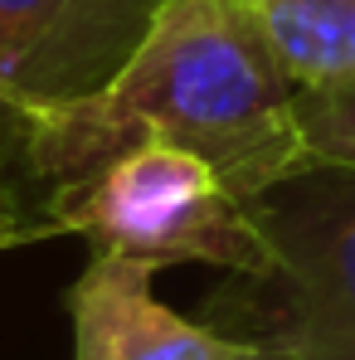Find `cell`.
Instances as JSON below:
<instances>
[{
    "label": "cell",
    "mask_w": 355,
    "mask_h": 360,
    "mask_svg": "<svg viewBox=\"0 0 355 360\" xmlns=\"http://www.w3.org/2000/svg\"><path fill=\"white\" fill-rule=\"evenodd\" d=\"M292 127H297L302 171H311V166L355 171V78L351 83H326V88H297Z\"/></svg>",
    "instance_id": "cell-7"
},
{
    "label": "cell",
    "mask_w": 355,
    "mask_h": 360,
    "mask_svg": "<svg viewBox=\"0 0 355 360\" xmlns=\"http://www.w3.org/2000/svg\"><path fill=\"white\" fill-rule=\"evenodd\" d=\"M156 10L161 0H0V171H20L25 122L98 93L146 39Z\"/></svg>",
    "instance_id": "cell-4"
},
{
    "label": "cell",
    "mask_w": 355,
    "mask_h": 360,
    "mask_svg": "<svg viewBox=\"0 0 355 360\" xmlns=\"http://www.w3.org/2000/svg\"><path fill=\"white\" fill-rule=\"evenodd\" d=\"M151 278L141 258L93 253L68 292L73 360H288L268 336H229L171 311Z\"/></svg>",
    "instance_id": "cell-5"
},
{
    "label": "cell",
    "mask_w": 355,
    "mask_h": 360,
    "mask_svg": "<svg viewBox=\"0 0 355 360\" xmlns=\"http://www.w3.org/2000/svg\"><path fill=\"white\" fill-rule=\"evenodd\" d=\"M39 239H49L44 229H0V253L5 248H20V243H39Z\"/></svg>",
    "instance_id": "cell-8"
},
{
    "label": "cell",
    "mask_w": 355,
    "mask_h": 360,
    "mask_svg": "<svg viewBox=\"0 0 355 360\" xmlns=\"http://www.w3.org/2000/svg\"><path fill=\"white\" fill-rule=\"evenodd\" d=\"M253 214L273 243L278 331L288 360H355V171L311 166L268 185Z\"/></svg>",
    "instance_id": "cell-3"
},
{
    "label": "cell",
    "mask_w": 355,
    "mask_h": 360,
    "mask_svg": "<svg viewBox=\"0 0 355 360\" xmlns=\"http://www.w3.org/2000/svg\"><path fill=\"white\" fill-rule=\"evenodd\" d=\"M292 93L243 0H161L146 39L98 93L25 122L20 171L49 195L122 146L161 136L258 200L302 171Z\"/></svg>",
    "instance_id": "cell-1"
},
{
    "label": "cell",
    "mask_w": 355,
    "mask_h": 360,
    "mask_svg": "<svg viewBox=\"0 0 355 360\" xmlns=\"http://www.w3.org/2000/svg\"><path fill=\"white\" fill-rule=\"evenodd\" d=\"M292 88L355 78V0H243Z\"/></svg>",
    "instance_id": "cell-6"
},
{
    "label": "cell",
    "mask_w": 355,
    "mask_h": 360,
    "mask_svg": "<svg viewBox=\"0 0 355 360\" xmlns=\"http://www.w3.org/2000/svg\"><path fill=\"white\" fill-rule=\"evenodd\" d=\"M44 224L83 234L93 253L166 263H214L248 283L273 278V243L253 200H243L205 156L146 136L103 166L63 180L44 195Z\"/></svg>",
    "instance_id": "cell-2"
},
{
    "label": "cell",
    "mask_w": 355,
    "mask_h": 360,
    "mask_svg": "<svg viewBox=\"0 0 355 360\" xmlns=\"http://www.w3.org/2000/svg\"><path fill=\"white\" fill-rule=\"evenodd\" d=\"M278 351H283V346H278Z\"/></svg>",
    "instance_id": "cell-9"
}]
</instances>
